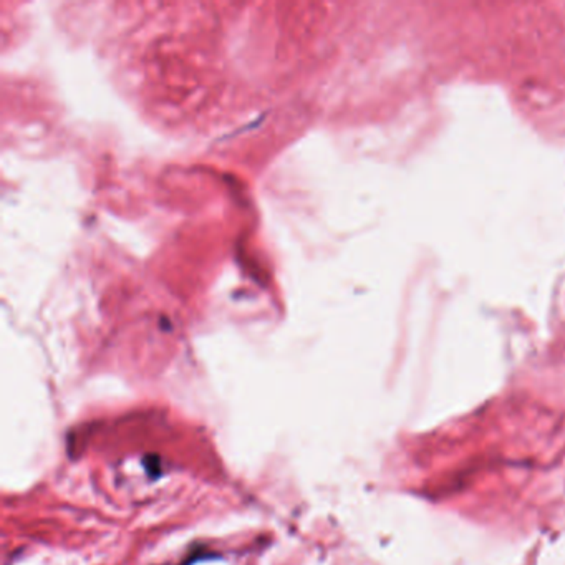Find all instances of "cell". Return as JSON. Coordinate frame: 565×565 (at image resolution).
<instances>
[{"mask_svg":"<svg viewBox=\"0 0 565 565\" xmlns=\"http://www.w3.org/2000/svg\"><path fill=\"white\" fill-rule=\"evenodd\" d=\"M144 468H146L149 478L156 479L161 476V457L160 456H146L143 461Z\"/></svg>","mask_w":565,"mask_h":565,"instance_id":"obj_1","label":"cell"}]
</instances>
